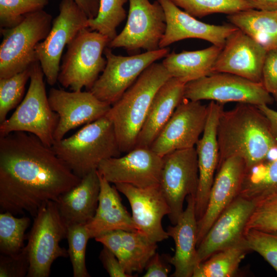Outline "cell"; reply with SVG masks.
<instances>
[{
	"instance_id": "1",
	"label": "cell",
	"mask_w": 277,
	"mask_h": 277,
	"mask_svg": "<svg viewBox=\"0 0 277 277\" xmlns=\"http://www.w3.org/2000/svg\"><path fill=\"white\" fill-rule=\"evenodd\" d=\"M81 179L35 135L13 132L0 136V208L14 215L35 216Z\"/></svg>"
},
{
	"instance_id": "2",
	"label": "cell",
	"mask_w": 277,
	"mask_h": 277,
	"mask_svg": "<svg viewBox=\"0 0 277 277\" xmlns=\"http://www.w3.org/2000/svg\"><path fill=\"white\" fill-rule=\"evenodd\" d=\"M217 140L218 166L235 156L244 160L246 170L266 161L270 151L277 148L265 115L257 106L247 103H238L231 110L222 111Z\"/></svg>"
},
{
	"instance_id": "3",
	"label": "cell",
	"mask_w": 277,
	"mask_h": 277,
	"mask_svg": "<svg viewBox=\"0 0 277 277\" xmlns=\"http://www.w3.org/2000/svg\"><path fill=\"white\" fill-rule=\"evenodd\" d=\"M171 77L162 63L155 62L111 105L106 116L113 125L122 153L135 148L155 93Z\"/></svg>"
},
{
	"instance_id": "4",
	"label": "cell",
	"mask_w": 277,
	"mask_h": 277,
	"mask_svg": "<svg viewBox=\"0 0 277 277\" xmlns=\"http://www.w3.org/2000/svg\"><path fill=\"white\" fill-rule=\"evenodd\" d=\"M51 147L81 179L97 170L103 160L122 153L113 125L106 115L85 125L69 137L55 141Z\"/></svg>"
},
{
	"instance_id": "5",
	"label": "cell",
	"mask_w": 277,
	"mask_h": 277,
	"mask_svg": "<svg viewBox=\"0 0 277 277\" xmlns=\"http://www.w3.org/2000/svg\"><path fill=\"white\" fill-rule=\"evenodd\" d=\"M30 70L27 93L13 114L0 123V136L13 132H28L51 147L59 116L50 107L39 63L32 64Z\"/></svg>"
},
{
	"instance_id": "6",
	"label": "cell",
	"mask_w": 277,
	"mask_h": 277,
	"mask_svg": "<svg viewBox=\"0 0 277 277\" xmlns=\"http://www.w3.org/2000/svg\"><path fill=\"white\" fill-rule=\"evenodd\" d=\"M110 41L98 31L88 28L81 30L67 46L57 81L72 91L84 87L89 91L106 67L103 54Z\"/></svg>"
},
{
	"instance_id": "7",
	"label": "cell",
	"mask_w": 277,
	"mask_h": 277,
	"mask_svg": "<svg viewBox=\"0 0 277 277\" xmlns=\"http://www.w3.org/2000/svg\"><path fill=\"white\" fill-rule=\"evenodd\" d=\"M52 15L41 10L25 15L11 28H1L0 78L10 77L38 62L35 47L45 39L52 23Z\"/></svg>"
},
{
	"instance_id": "8",
	"label": "cell",
	"mask_w": 277,
	"mask_h": 277,
	"mask_svg": "<svg viewBox=\"0 0 277 277\" xmlns=\"http://www.w3.org/2000/svg\"><path fill=\"white\" fill-rule=\"evenodd\" d=\"M67 227L55 202H48L39 209L25 246L29 261L27 276L48 277L53 262L68 256L67 250L60 245L66 238Z\"/></svg>"
},
{
	"instance_id": "9",
	"label": "cell",
	"mask_w": 277,
	"mask_h": 277,
	"mask_svg": "<svg viewBox=\"0 0 277 277\" xmlns=\"http://www.w3.org/2000/svg\"><path fill=\"white\" fill-rule=\"evenodd\" d=\"M184 98L209 100L224 104L229 102L259 106L270 105L273 97L262 83L225 72L213 73L186 84Z\"/></svg>"
},
{
	"instance_id": "10",
	"label": "cell",
	"mask_w": 277,
	"mask_h": 277,
	"mask_svg": "<svg viewBox=\"0 0 277 277\" xmlns=\"http://www.w3.org/2000/svg\"><path fill=\"white\" fill-rule=\"evenodd\" d=\"M170 53L168 47L129 56L114 54L107 47L106 67L89 90L100 100L111 105L135 82L150 65Z\"/></svg>"
},
{
	"instance_id": "11",
	"label": "cell",
	"mask_w": 277,
	"mask_h": 277,
	"mask_svg": "<svg viewBox=\"0 0 277 277\" xmlns=\"http://www.w3.org/2000/svg\"><path fill=\"white\" fill-rule=\"evenodd\" d=\"M58 9L47 37L35 47L37 60L50 86L57 81L65 47L81 30L88 28V17L74 0H62Z\"/></svg>"
},
{
	"instance_id": "12",
	"label": "cell",
	"mask_w": 277,
	"mask_h": 277,
	"mask_svg": "<svg viewBox=\"0 0 277 277\" xmlns=\"http://www.w3.org/2000/svg\"><path fill=\"white\" fill-rule=\"evenodd\" d=\"M126 24L123 30L108 44L111 49L122 48L134 53L144 49H159L166 28V17L161 5L156 0H128Z\"/></svg>"
},
{
	"instance_id": "13",
	"label": "cell",
	"mask_w": 277,
	"mask_h": 277,
	"mask_svg": "<svg viewBox=\"0 0 277 277\" xmlns=\"http://www.w3.org/2000/svg\"><path fill=\"white\" fill-rule=\"evenodd\" d=\"M163 157L159 185L170 208L169 219L174 225L189 195L196 196L199 185L197 156L195 147L177 150Z\"/></svg>"
},
{
	"instance_id": "14",
	"label": "cell",
	"mask_w": 277,
	"mask_h": 277,
	"mask_svg": "<svg viewBox=\"0 0 277 277\" xmlns=\"http://www.w3.org/2000/svg\"><path fill=\"white\" fill-rule=\"evenodd\" d=\"M207 106L184 98L150 148L161 157L177 150L191 148L204 131Z\"/></svg>"
},
{
	"instance_id": "15",
	"label": "cell",
	"mask_w": 277,
	"mask_h": 277,
	"mask_svg": "<svg viewBox=\"0 0 277 277\" xmlns=\"http://www.w3.org/2000/svg\"><path fill=\"white\" fill-rule=\"evenodd\" d=\"M163 157L149 147H135L124 155L103 160L97 169L109 183L139 188L159 185Z\"/></svg>"
},
{
	"instance_id": "16",
	"label": "cell",
	"mask_w": 277,
	"mask_h": 277,
	"mask_svg": "<svg viewBox=\"0 0 277 277\" xmlns=\"http://www.w3.org/2000/svg\"><path fill=\"white\" fill-rule=\"evenodd\" d=\"M114 185L128 200L137 232L156 243L169 237L162 222L170 208L159 185L146 188L124 183Z\"/></svg>"
},
{
	"instance_id": "17",
	"label": "cell",
	"mask_w": 277,
	"mask_h": 277,
	"mask_svg": "<svg viewBox=\"0 0 277 277\" xmlns=\"http://www.w3.org/2000/svg\"><path fill=\"white\" fill-rule=\"evenodd\" d=\"M48 96L51 108L59 116L55 141L64 138L71 130L105 116L111 106L89 91L69 92L52 88Z\"/></svg>"
},
{
	"instance_id": "18",
	"label": "cell",
	"mask_w": 277,
	"mask_h": 277,
	"mask_svg": "<svg viewBox=\"0 0 277 277\" xmlns=\"http://www.w3.org/2000/svg\"><path fill=\"white\" fill-rule=\"evenodd\" d=\"M267 52L262 46L237 29L227 37L215 62L212 73H229L262 83Z\"/></svg>"
},
{
	"instance_id": "19",
	"label": "cell",
	"mask_w": 277,
	"mask_h": 277,
	"mask_svg": "<svg viewBox=\"0 0 277 277\" xmlns=\"http://www.w3.org/2000/svg\"><path fill=\"white\" fill-rule=\"evenodd\" d=\"M255 204L239 195L224 210L197 247L198 264L214 253L243 241Z\"/></svg>"
},
{
	"instance_id": "20",
	"label": "cell",
	"mask_w": 277,
	"mask_h": 277,
	"mask_svg": "<svg viewBox=\"0 0 277 277\" xmlns=\"http://www.w3.org/2000/svg\"><path fill=\"white\" fill-rule=\"evenodd\" d=\"M246 170L244 160L235 156L218 166L205 211L197 221V247L220 214L239 196Z\"/></svg>"
},
{
	"instance_id": "21",
	"label": "cell",
	"mask_w": 277,
	"mask_h": 277,
	"mask_svg": "<svg viewBox=\"0 0 277 277\" xmlns=\"http://www.w3.org/2000/svg\"><path fill=\"white\" fill-rule=\"evenodd\" d=\"M165 12L166 28L160 48L185 39L198 38L223 48L227 37L238 28L231 25H215L199 21L171 0H156Z\"/></svg>"
},
{
	"instance_id": "22",
	"label": "cell",
	"mask_w": 277,
	"mask_h": 277,
	"mask_svg": "<svg viewBox=\"0 0 277 277\" xmlns=\"http://www.w3.org/2000/svg\"><path fill=\"white\" fill-rule=\"evenodd\" d=\"M224 104L210 101L207 105V116L202 136L195 145L199 168V185L195 197L197 221L203 216L208 202L215 173L217 170L219 150L217 127Z\"/></svg>"
},
{
	"instance_id": "23",
	"label": "cell",
	"mask_w": 277,
	"mask_h": 277,
	"mask_svg": "<svg viewBox=\"0 0 277 277\" xmlns=\"http://www.w3.org/2000/svg\"><path fill=\"white\" fill-rule=\"evenodd\" d=\"M187 206L177 222L167 228L169 236L175 244L173 256L168 259L174 267L171 276L192 277L197 265V219L195 214V196L186 198Z\"/></svg>"
},
{
	"instance_id": "24",
	"label": "cell",
	"mask_w": 277,
	"mask_h": 277,
	"mask_svg": "<svg viewBox=\"0 0 277 277\" xmlns=\"http://www.w3.org/2000/svg\"><path fill=\"white\" fill-rule=\"evenodd\" d=\"M118 259L126 272L132 276L141 272L157 248L154 242L137 231L115 230L95 238Z\"/></svg>"
},
{
	"instance_id": "25",
	"label": "cell",
	"mask_w": 277,
	"mask_h": 277,
	"mask_svg": "<svg viewBox=\"0 0 277 277\" xmlns=\"http://www.w3.org/2000/svg\"><path fill=\"white\" fill-rule=\"evenodd\" d=\"M98 174L100 191L98 206L93 217L85 225L90 239L115 230L137 231L132 216L122 204L115 185H111Z\"/></svg>"
},
{
	"instance_id": "26",
	"label": "cell",
	"mask_w": 277,
	"mask_h": 277,
	"mask_svg": "<svg viewBox=\"0 0 277 277\" xmlns=\"http://www.w3.org/2000/svg\"><path fill=\"white\" fill-rule=\"evenodd\" d=\"M186 83L174 77L167 80L155 93L135 147H149L184 99Z\"/></svg>"
},
{
	"instance_id": "27",
	"label": "cell",
	"mask_w": 277,
	"mask_h": 277,
	"mask_svg": "<svg viewBox=\"0 0 277 277\" xmlns=\"http://www.w3.org/2000/svg\"><path fill=\"white\" fill-rule=\"evenodd\" d=\"M100 191L97 170L81 179L80 182L61 195L56 204L59 213L67 226L87 224L96 212Z\"/></svg>"
},
{
	"instance_id": "28",
	"label": "cell",
	"mask_w": 277,
	"mask_h": 277,
	"mask_svg": "<svg viewBox=\"0 0 277 277\" xmlns=\"http://www.w3.org/2000/svg\"><path fill=\"white\" fill-rule=\"evenodd\" d=\"M222 49L212 45L202 50L172 52L164 57L162 63L171 77L186 84L212 74Z\"/></svg>"
},
{
	"instance_id": "29",
	"label": "cell",
	"mask_w": 277,
	"mask_h": 277,
	"mask_svg": "<svg viewBox=\"0 0 277 277\" xmlns=\"http://www.w3.org/2000/svg\"><path fill=\"white\" fill-rule=\"evenodd\" d=\"M227 18L267 51L277 49V11L253 8L227 15Z\"/></svg>"
},
{
	"instance_id": "30",
	"label": "cell",
	"mask_w": 277,
	"mask_h": 277,
	"mask_svg": "<svg viewBox=\"0 0 277 277\" xmlns=\"http://www.w3.org/2000/svg\"><path fill=\"white\" fill-rule=\"evenodd\" d=\"M277 193V157L246 170L240 196L255 203Z\"/></svg>"
},
{
	"instance_id": "31",
	"label": "cell",
	"mask_w": 277,
	"mask_h": 277,
	"mask_svg": "<svg viewBox=\"0 0 277 277\" xmlns=\"http://www.w3.org/2000/svg\"><path fill=\"white\" fill-rule=\"evenodd\" d=\"M250 250L243 241L220 250L195 267L192 277H231L237 272L241 261Z\"/></svg>"
},
{
	"instance_id": "32",
	"label": "cell",
	"mask_w": 277,
	"mask_h": 277,
	"mask_svg": "<svg viewBox=\"0 0 277 277\" xmlns=\"http://www.w3.org/2000/svg\"><path fill=\"white\" fill-rule=\"evenodd\" d=\"M28 217H16L11 212L0 213V251L1 254L13 255L24 248L25 232L29 227Z\"/></svg>"
},
{
	"instance_id": "33",
	"label": "cell",
	"mask_w": 277,
	"mask_h": 277,
	"mask_svg": "<svg viewBox=\"0 0 277 277\" xmlns=\"http://www.w3.org/2000/svg\"><path fill=\"white\" fill-rule=\"evenodd\" d=\"M176 6L194 17L214 13L227 15L253 9L248 0H171Z\"/></svg>"
},
{
	"instance_id": "34",
	"label": "cell",
	"mask_w": 277,
	"mask_h": 277,
	"mask_svg": "<svg viewBox=\"0 0 277 277\" xmlns=\"http://www.w3.org/2000/svg\"><path fill=\"white\" fill-rule=\"evenodd\" d=\"M128 0H100L97 16L88 20V28L107 36L111 41L117 35L116 28L126 18L124 5Z\"/></svg>"
},
{
	"instance_id": "35",
	"label": "cell",
	"mask_w": 277,
	"mask_h": 277,
	"mask_svg": "<svg viewBox=\"0 0 277 277\" xmlns=\"http://www.w3.org/2000/svg\"><path fill=\"white\" fill-rule=\"evenodd\" d=\"M30 67L10 77L0 78V123L24 98L26 84L30 80Z\"/></svg>"
},
{
	"instance_id": "36",
	"label": "cell",
	"mask_w": 277,
	"mask_h": 277,
	"mask_svg": "<svg viewBox=\"0 0 277 277\" xmlns=\"http://www.w3.org/2000/svg\"><path fill=\"white\" fill-rule=\"evenodd\" d=\"M68 256L72 264L74 277H89L86 266L87 244L90 239L84 224H74L67 227Z\"/></svg>"
},
{
	"instance_id": "37",
	"label": "cell",
	"mask_w": 277,
	"mask_h": 277,
	"mask_svg": "<svg viewBox=\"0 0 277 277\" xmlns=\"http://www.w3.org/2000/svg\"><path fill=\"white\" fill-rule=\"evenodd\" d=\"M50 0H0V28L14 27L27 14L43 10Z\"/></svg>"
},
{
	"instance_id": "38",
	"label": "cell",
	"mask_w": 277,
	"mask_h": 277,
	"mask_svg": "<svg viewBox=\"0 0 277 277\" xmlns=\"http://www.w3.org/2000/svg\"><path fill=\"white\" fill-rule=\"evenodd\" d=\"M244 242L250 251L261 255L277 273V230H246Z\"/></svg>"
},
{
	"instance_id": "39",
	"label": "cell",
	"mask_w": 277,
	"mask_h": 277,
	"mask_svg": "<svg viewBox=\"0 0 277 277\" xmlns=\"http://www.w3.org/2000/svg\"><path fill=\"white\" fill-rule=\"evenodd\" d=\"M250 229L277 230V193L256 203L245 230Z\"/></svg>"
},
{
	"instance_id": "40",
	"label": "cell",
	"mask_w": 277,
	"mask_h": 277,
	"mask_svg": "<svg viewBox=\"0 0 277 277\" xmlns=\"http://www.w3.org/2000/svg\"><path fill=\"white\" fill-rule=\"evenodd\" d=\"M29 261L26 247L19 253L13 255H0L1 277L27 276Z\"/></svg>"
},
{
	"instance_id": "41",
	"label": "cell",
	"mask_w": 277,
	"mask_h": 277,
	"mask_svg": "<svg viewBox=\"0 0 277 277\" xmlns=\"http://www.w3.org/2000/svg\"><path fill=\"white\" fill-rule=\"evenodd\" d=\"M262 83L277 105V49L267 52L263 69Z\"/></svg>"
},
{
	"instance_id": "42",
	"label": "cell",
	"mask_w": 277,
	"mask_h": 277,
	"mask_svg": "<svg viewBox=\"0 0 277 277\" xmlns=\"http://www.w3.org/2000/svg\"><path fill=\"white\" fill-rule=\"evenodd\" d=\"M100 259L110 276H131L126 272L116 256L105 246L101 251Z\"/></svg>"
},
{
	"instance_id": "43",
	"label": "cell",
	"mask_w": 277,
	"mask_h": 277,
	"mask_svg": "<svg viewBox=\"0 0 277 277\" xmlns=\"http://www.w3.org/2000/svg\"><path fill=\"white\" fill-rule=\"evenodd\" d=\"M144 277H167L169 269L163 262L159 254L155 253L148 262Z\"/></svg>"
},
{
	"instance_id": "44",
	"label": "cell",
	"mask_w": 277,
	"mask_h": 277,
	"mask_svg": "<svg viewBox=\"0 0 277 277\" xmlns=\"http://www.w3.org/2000/svg\"><path fill=\"white\" fill-rule=\"evenodd\" d=\"M89 19L95 18L98 13L100 0H74Z\"/></svg>"
},
{
	"instance_id": "45",
	"label": "cell",
	"mask_w": 277,
	"mask_h": 277,
	"mask_svg": "<svg viewBox=\"0 0 277 277\" xmlns=\"http://www.w3.org/2000/svg\"><path fill=\"white\" fill-rule=\"evenodd\" d=\"M267 118L271 133L277 141V111L270 108L268 105L257 106Z\"/></svg>"
},
{
	"instance_id": "46",
	"label": "cell",
	"mask_w": 277,
	"mask_h": 277,
	"mask_svg": "<svg viewBox=\"0 0 277 277\" xmlns=\"http://www.w3.org/2000/svg\"><path fill=\"white\" fill-rule=\"evenodd\" d=\"M255 9L268 11H277V0H248Z\"/></svg>"
}]
</instances>
